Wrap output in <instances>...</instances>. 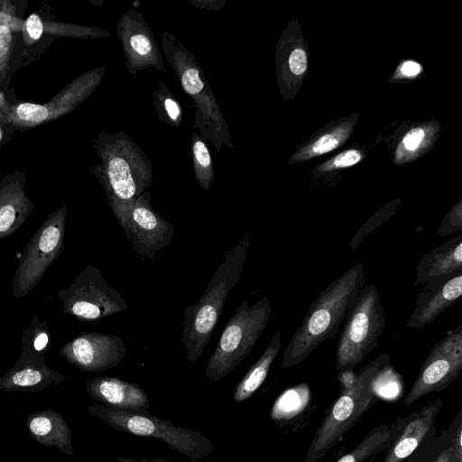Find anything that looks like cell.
<instances>
[{
	"instance_id": "1",
	"label": "cell",
	"mask_w": 462,
	"mask_h": 462,
	"mask_svg": "<svg viewBox=\"0 0 462 462\" xmlns=\"http://www.w3.org/2000/svg\"><path fill=\"white\" fill-rule=\"evenodd\" d=\"M97 149L102 163L95 174L103 184L114 217L125 228L136 199L152 184V164L124 129L100 133Z\"/></svg>"
},
{
	"instance_id": "2",
	"label": "cell",
	"mask_w": 462,
	"mask_h": 462,
	"mask_svg": "<svg viewBox=\"0 0 462 462\" xmlns=\"http://www.w3.org/2000/svg\"><path fill=\"white\" fill-rule=\"evenodd\" d=\"M364 282L365 266L359 262L317 296L283 353L282 368L300 364L323 341L335 337Z\"/></svg>"
},
{
	"instance_id": "3",
	"label": "cell",
	"mask_w": 462,
	"mask_h": 462,
	"mask_svg": "<svg viewBox=\"0 0 462 462\" xmlns=\"http://www.w3.org/2000/svg\"><path fill=\"white\" fill-rule=\"evenodd\" d=\"M390 364L387 354L362 367L357 373L341 371L338 380L342 392L327 411L310 443L304 462H317L339 442L348 430L377 401L374 382L380 372Z\"/></svg>"
},
{
	"instance_id": "4",
	"label": "cell",
	"mask_w": 462,
	"mask_h": 462,
	"mask_svg": "<svg viewBox=\"0 0 462 462\" xmlns=\"http://www.w3.org/2000/svg\"><path fill=\"white\" fill-rule=\"evenodd\" d=\"M250 241L251 235L246 233L227 253L199 300L184 310L181 341L191 364L210 340L227 295L242 276Z\"/></svg>"
},
{
	"instance_id": "5",
	"label": "cell",
	"mask_w": 462,
	"mask_h": 462,
	"mask_svg": "<svg viewBox=\"0 0 462 462\" xmlns=\"http://www.w3.org/2000/svg\"><path fill=\"white\" fill-rule=\"evenodd\" d=\"M162 44L163 58L195 106L193 130L198 128L200 136L209 140L217 152L223 145L234 149L228 125L195 56L168 31L162 32Z\"/></svg>"
},
{
	"instance_id": "6",
	"label": "cell",
	"mask_w": 462,
	"mask_h": 462,
	"mask_svg": "<svg viewBox=\"0 0 462 462\" xmlns=\"http://www.w3.org/2000/svg\"><path fill=\"white\" fill-rule=\"evenodd\" d=\"M336 352V367L353 370L377 346L385 315L375 283L361 288L344 318Z\"/></svg>"
},
{
	"instance_id": "7",
	"label": "cell",
	"mask_w": 462,
	"mask_h": 462,
	"mask_svg": "<svg viewBox=\"0 0 462 462\" xmlns=\"http://www.w3.org/2000/svg\"><path fill=\"white\" fill-rule=\"evenodd\" d=\"M272 313L269 300L264 297L249 305L246 300L237 307L227 320L217 345L206 367V376L217 382L250 354L263 332Z\"/></svg>"
},
{
	"instance_id": "8",
	"label": "cell",
	"mask_w": 462,
	"mask_h": 462,
	"mask_svg": "<svg viewBox=\"0 0 462 462\" xmlns=\"http://www.w3.org/2000/svg\"><path fill=\"white\" fill-rule=\"evenodd\" d=\"M88 412L117 430L163 441L192 461L208 456L213 450L211 441L200 432L182 429L146 411H127L94 403L88 407Z\"/></svg>"
},
{
	"instance_id": "9",
	"label": "cell",
	"mask_w": 462,
	"mask_h": 462,
	"mask_svg": "<svg viewBox=\"0 0 462 462\" xmlns=\"http://www.w3.org/2000/svg\"><path fill=\"white\" fill-rule=\"evenodd\" d=\"M67 207L50 214L28 241L12 283V294L19 299L40 282L64 249Z\"/></svg>"
},
{
	"instance_id": "10",
	"label": "cell",
	"mask_w": 462,
	"mask_h": 462,
	"mask_svg": "<svg viewBox=\"0 0 462 462\" xmlns=\"http://www.w3.org/2000/svg\"><path fill=\"white\" fill-rule=\"evenodd\" d=\"M65 314L79 321H95L125 311L127 304L100 270L88 264L69 285L58 292Z\"/></svg>"
},
{
	"instance_id": "11",
	"label": "cell",
	"mask_w": 462,
	"mask_h": 462,
	"mask_svg": "<svg viewBox=\"0 0 462 462\" xmlns=\"http://www.w3.org/2000/svg\"><path fill=\"white\" fill-rule=\"evenodd\" d=\"M461 372L462 323L447 331L432 346L403 403L410 405L428 393L444 390Z\"/></svg>"
},
{
	"instance_id": "12",
	"label": "cell",
	"mask_w": 462,
	"mask_h": 462,
	"mask_svg": "<svg viewBox=\"0 0 462 462\" xmlns=\"http://www.w3.org/2000/svg\"><path fill=\"white\" fill-rule=\"evenodd\" d=\"M116 32L126 69L134 79L148 68L167 72L158 42L147 21L135 8H130L119 17Z\"/></svg>"
},
{
	"instance_id": "13",
	"label": "cell",
	"mask_w": 462,
	"mask_h": 462,
	"mask_svg": "<svg viewBox=\"0 0 462 462\" xmlns=\"http://www.w3.org/2000/svg\"><path fill=\"white\" fill-rule=\"evenodd\" d=\"M124 229L143 260H153L157 252L170 245L174 235L173 225L153 210L148 190L136 199Z\"/></svg>"
},
{
	"instance_id": "14",
	"label": "cell",
	"mask_w": 462,
	"mask_h": 462,
	"mask_svg": "<svg viewBox=\"0 0 462 462\" xmlns=\"http://www.w3.org/2000/svg\"><path fill=\"white\" fill-rule=\"evenodd\" d=\"M126 346L116 335L82 332L67 342L60 355L80 371L93 373L117 365L126 354Z\"/></svg>"
},
{
	"instance_id": "15",
	"label": "cell",
	"mask_w": 462,
	"mask_h": 462,
	"mask_svg": "<svg viewBox=\"0 0 462 462\" xmlns=\"http://www.w3.org/2000/svg\"><path fill=\"white\" fill-rule=\"evenodd\" d=\"M65 379V375L46 365L44 354L22 347L14 365L0 377V390L35 393Z\"/></svg>"
},
{
	"instance_id": "16",
	"label": "cell",
	"mask_w": 462,
	"mask_h": 462,
	"mask_svg": "<svg viewBox=\"0 0 462 462\" xmlns=\"http://www.w3.org/2000/svg\"><path fill=\"white\" fill-rule=\"evenodd\" d=\"M461 295L462 272L427 282L416 298L407 327L422 328L430 325Z\"/></svg>"
},
{
	"instance_id": "17",
	"label": "cell",
	"mask_w": 462,
	"mask_h": 462,
	"mask_svg": "<svg viewBox=\"0 0 462 462\" xmlns=\"http://www.w3.org/2000/svg\"><path fill=\"white\" fill-rule=\"evenodd\" d=\"M88 394L99 403L127 411H146L150 402L137 384L116 377H97L86 383Z\"/></svg>"
},
{
	"instance_id": "18",
	"label": "cell",
	"mask_w": 462,
	"mask_h": 462,
	"mask_svg": "<svg viewBox=\"0 0 462 462\" xmlns=\"http://www.w3.org/2000/svg\"><path fill=\"white\" fill-rule=\"evenodd\" d=\"M462 272V235L449 239L425 254L416 265L412 286Z\"/></svg>"
},
{
	"instance_id": "19",
	"label": "cell",
	"mask_w": 462,
	"mask_h": 462,
	"mask_svg": "<svg viewBox=\"0 0 462 462\" xmlns=\"http://www.w3.org/2000/svg\"><path fill=\"white\" fill-rule=\"evenodd\" d=\"M442 406V400L430 401L413 415L401 434L389 447L383 462H402L419 447L431 427Z\"/></svg>"
},
{
	"instance_id": "20",
	"label": "cell",
	"mask_w": 462,
	"mask_h": 462,
	"mask_svg": "<svg viewBox=\"0 0 462 462\" xmlns=\"http://www.w3.org/2000/svg\"><path fill=\"white\" fill-rule=\"evenodd\" d=\"M26 426L30 435L38 443L55 447L67 456L74 455L72 432L59 411L52 409L35 411L27 418Z\"/></svg>"
},
{
	"instance_id": "21",
	"label": "cell",
	"mask_w": 462,
	"mask_h": 462,
	"mask_svg": "<svg viewBox=\"0 0 462 462\" xmlns=\"http://www.w3.org/2000/svg\"><path fill=\"white\" fill-rule=\"evenodd\" d=\"M282 346V331L278 329L269 345L249 368L247 373L237 384L234 392V400L237 402L251 397L263 384L270 371L271 365L280 352Z\"/></svg>"
},
{
	"instance_id": "22",
	"label": "cell",
	"mask_w": 462,
	"mask_h": 462,
	"mask_svg": "<svg viewBox=\"0 0 462 462\" xmlns=\"http://www.w3.org/2000/svg\"><path fill=\"white\" fill-rule=\"evenodd\" d=\"M32 206L20 192H0V239L13 235L31 214Z\"/></svg>"
},
{
	"instance_id": "23",
	"label": "cell",
	"mask_w": 462,
	"mask_h": 462,
	"mask_svg": "<svg viewBox=\"0 0 462 462\" xmlns=\"http://www.w3.org/2000/svg\"><path fill=\"white\" fill-rule=\"evenodd\" d=\"M393 435L392 427L382 424L373 429L352 451L337 462H364L388 447Z\"/></svg>"
},
{
	"instance_id": "24",
	"label": "cell",
	"mask_w": 462,
	"mask_h": 462,
	"mask_svg": "<svg viewBox=\"0 0 462 462\" xmlns=\"http://www.w3.org/2000/svg\"><path fill=\"white\" fill-rule=\"evenodd\" d=\"M310 399V391L301 383L284 391L275 401L271 411L273 420H289L301 412Z\"/></svg>"
},
{
	"instance_id": "25",
	"label": "cell",
	"mask_w": 462,
	"mask_h": 462,
	"mask_svg": "<svg viewBox=\"0 0 462 462\" xmlns=\"http://www.w3.org/2000/svg\"><path fill=\"white\" fill-rule=\"evenodd\" d=\"M191 159L196 180L208 190L214 182L213 162L207 143L196 131L191 134Z\"/></svg>"
},
{
	"instance_id": "26",
	"label": "cell",
	"mask_w": 462,
	"mask_h": 462,
	"mask_svg": "<svg viewBox=\"0 0 462 462\" xmlns=\"http://www.w3.org/2000/svg\"><path fill=\"white\" fill-rule=\"evenodd\" d=\"M152 105L160 121L175 128L180 127L183 120L182 106L162 80L157 82Z\"/></svg>"
},
{
	"instance_id": "27",
	"label": "cell",
	"mask_w": 462,
	"mask_h": 462,
	"mask_svg": "<svg viewBox=\"0 0 462 462\" xmlns=\"http://www.w3.org/2000/svg\"><path fill=\"white\" fill-rule=\"evenodd\" d=\"M50 337V329L46 322L42 321L38 316H33L29 326L23 331L22 347H28L45 354Z\"/></svg>"
},
{
	"instance_id": "28",
	"label": "cell",
	"mask_w": 462,
	"mask_h": 462,
	"mask_svg": "<svg viewBox=\"0 0 462 462\" xmlns=\"http://www.w3.org/2000/svg\"><path fill=\"white\" fill-rule=\"evenodd\" d=\"M462 230V206L461 201L457 203L444 217L439 225L436 236H449Z\"/></svg>"
},
{
	"instance_id": "29",
	"label": "cell",
	"mask_w": 462,
	"mask_h": 462,
	"mask_svg": "<svg viewBox=\"0 0 462 462\" xmlns=\"http://www.w3.org/2000/svg\"><path fill=\"white\" fill-rule=\"evenodd\" d=\"M16 113L21 119L32 123H40L44 121L49 114L46 107L32 103L21 104L17 107Z\"/></svg>"
},
{
	"instance_id": "30",
	"label": "cell",
	"mask_w": 462,
	"mask_h": 462,
	"mask_svg": "<svg viewBox=\"0 0 462 462\" xmlns=\"http://www.w3.org/2000/svg\"><path fill=\"white\" fill-rule=\"evenodd\" d=\"M289 66L294 74L300 75L306 71L307 56L303 50L295 49L291 51L289 58Z\"/></svg>"
},
{
	"instance_id": "31",
	"label": "cell",
	"mask_w": 462,
	"mask_h": 462,
	"mask_svg": "<svg viewBox=\"0 0 462 462\" xmlns=\"http://www.w3.org/2000/svg\"><path fill=\"white\" fill-rule=\"evenodd\" d=\"M337 145L338 140L334 135L328 134L312 144L311 152L316 154H322L335 149Z\"/></svg>"
},
{
	"instance_id": "32",
	"label": "cell",
	"mask_w": 462,
	"mask_h": 462,
	"mask_svg": "<svg viewBox=\"0 0 462 462\" xmlns=\"http://www.w3.org/2000/svg\"><path fill=\"white\" fill-rule=\"evenodd\" d=\"M361 160V154L358 151L348 150L337 154L332 164L335 167H347L357 163Z\"/></svg>"
},
{
	"instance_id": "33",
	"label": "cell",
	"mask_w": 462,
	"mask_h": 462,
	"mask_svg": "<svg viewBox=\"0 0 462 462\" xmlns=\"http://www.w3.org/2000/svg\"><path fill=\"white\" fill-rule=\"evenodd\" d=\"M26 30L33 40H38L42 34L43 25L41 18L33 14L26 21Z\"/></svg>"
},
{
	"instance_id": "34",
	"label": "cell",
	"mask_w": 462,
	"mask_h": 462,
	"mask_svg": "<svg viewBox=\"0 0 462 462\" xmlns=\"http://www.w3.org/2000/svg\"><path fill=\"white\" fill-rule=\"evenodd\" d=\"M424 134V131L420 128L411 129L403 138L405 147L411 151L417 149Z\"/></svg>"
},
{
	"instance_id": "35",
	"label": "cell",
	"mask_w": 462,
	"mask_h": 462,
	"mask_svg": "<svg viewBox=\"0 0 462 462\" xmlns=\"http://www.w3.org/2000/svg\"><path fill=\"white\" fill-rule=\"evenodd\" d=\"M189 3L197 8L219 11L224 7L226 0H192L189 1Z\"/></svg>"
},
{
	"instance_id": "36",
	"label": "cell",
	"mask_w": 462,
	"mask_h": 462,
	"mask_svg": "<svg viewBox=\"0 0 462 462\" xmlns=\"http://www.w3.org/2000/svg\"><path fill=\"white\" fill-rule=\"evenodd\" d=\"M11 40L10 29L5 25H0V57L8 51Z\"/></svg>"
},
{
	"instance_id": "37",
	"label": "cell",
	"mask_w": 462,
	"mask_h": 462,
	"mask_svg": "<svg viewBox=\"0 0 462 462\" xmlns=\"http://www.w3.org/2000/svg\"><path fill=\"white\" fill-rule=\"evenodd\" d=\"M461 426H459L457 430V432L454 436L453 441L451 443L453 448V456L455 462H462V445H461Z\"/></svg>"
},
{
	"instance_id": "38",
	"label": "cell",
	"mask_w": 462,
	"mask_h": 462,
	"mask_svg": "<svg viewBox=\"0 0 462 462\" xmlns=\"http://www.w3.org/2000/svg\"><path fill=\"white\" fill-rule=\"evenodd\" d=\"M432 462H455L452 445L441 450Z\"/></svg>"
},
{
	"instance_id": "39",
	"label": "cell",
	"mask_w": 462,
	"mask_h": 462,
	"mask_svg": "<svg viewBox=\"0 0 462 462\" xmlns=\"http://www.w3.org/2000/svg\"><path fill=\"white\" fill-rule=\"evenodd\" d=\"M420 70V66L414 61H406L402 66V72L406 76L417 75Z\"/></svg>"
},
{
	"instance_id": "40",
	"label": "cell",
	"mask_w": 462,
	"mask_h": 462,
	"mask_svg": "<svg viewBox=\"0 0 462 462\" xmlns=\"http://www.w3.org/2000/svg\"><path fill=\"white\" fill-rule=\"evenodd\" d=\"M119 462H144V461H136V460L119 458ZM146 462H156V461H146ZM160 462H162V461H160ZM162 462H165V461H162Z\"/></svg>"
},
{
	"instance_id": "41",
	"label": "cell",
	"mask_w": 462,
	"mask_h": 462,
	"mask_svg": "<svg viewBox=\"0 0 462 462\" xmlns=\"http://www.w3.org/2000/svg\"><path fill=\"white\" fill-rule=\"evenodd\" d=\"M1 136H2V133H1V129H0V139H1Z\"/></svg>"
}]
</instances>
